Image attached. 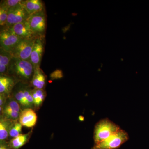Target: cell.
Masks as SVG:
<instances>
[{
    "instance_id": "cell-17",
    "label": "cell",
    "mask_w": 149,
    "mask_h": 149,
    "mask_svg": "<svg viewBox=\"0 0 149 149\" xmlns=\"http://www.w3.org/2000/svg\"><path fill=\"white\" fill-rule=\"evenodd\" d=\"M32 97L34 101V108L38 110L42 106L45 99L46 94L44 89H34L32 90Z\"/></svg>"
},
{
    "instance_id": "cell-5",
    "label": "cell",
    "mask_w": 149,
    "mask_h": 149,
    "mask_svg": "<svg viewBox=\"0 0 149 149\" xmlns=\"http://www.w3.org/2000/svg\"><path fill=\"white\" fill-rule=\"evenodd\" d=\"M37 37L22 39L12 52V56L14 58L29 61L30 55Z\"/></svg>"
},
{
    "instance_id": "cell-18",
    "label": "cell",
    "mask_w": 149,
    "mask_h": 149,
    "mask_svg": "<svg viewBox=\"0 0 149 149\" xmlns=\"http://www.w3.org/2000/svg\"><path fill=\"white\" fill-rule=\"evenodd\" d=\"M14 111L21 112L22 110L20 105L15 99L10 98L8 100V98L4 107L2 111ZM2 111L1 112H2Z\"/></svg>"
},
{
    "instance_id": "cell-14",
    "label": "cell",
    "mask_w": 149,
    "mask_h": 149,
    "mask_svg": "<svg viewBox=\"0 0 149 149\" xmlns=\"http://www.w3.org/2000/svg\"><path fill=\"white\" fill-rule=\"evenodd\" d=\"M0 49V73L1 75H7L9 66L13 57L10 53Z\"/></svg>"
},
{
    "instance_id": "cell-1",
    "label": "cell",
    "mask_w": 149,
    "mask_h": 149,
    "mask_svg": "<svg viewBox=\"0 0 149 149\" xmlns=\"http://www.w3.org/2000/svg\"><path fill=\"white\" fill-rule=\"evenodd\" d=\"M34 72V66L29 61L13 58L9 66L7 75L15 81L27 83L31 82Z\"/></svg>"
},
{
    "instance_id": "cell-8",
    "label": "cell",
    "mask_w": 149,
    "mask_h": 149,
    "mask_svg": "<svg viewBox=\"0 0 149 149\" xmlns=\"http://www.w3.org/2000/svg\"><path fill=\"white\" fill-rule=\"evenodd\" d=\"M44 50L42 41L40 38L37 37L29 59L34 68L40 67Z\"/></svg>"
},
{
    "instance_id": "cell-22",
    "label": "cell",
    "mask_w": 149,
    "mask_h": 149,
    "mask_svg": "<svg viewBox=\"0 0 149 149\" xmlns=\"http://www.w3.org/2000/svg\"><path fill=\"white\" fill-rule=\"evenodd\" d=\"M14 99L20 105L25 107V97L23 88L17 90L14 95Z\"/></svg>"
},
{
    "instance_id": "cell-11",
    "label": "cell",
    "mask_w": 149,
    "mask_h": 149,
    "mask_svg": "<svg viewBox=\"0 0 149 149\" xmlns=\"http://www.w3.org/2000/svg\"><path fill=\"white\" fill-rule=\"evenodd\" d=\"M31 85L35 89H44L46 83V76L40 67L34 68Z\"/></svg>"
},
{
    "instance_id": "cell-23",
    "label": "cell",
    "mask_w": 149,
    "mask_h": 149,
    "mask_svg": "<svg viewBox=\"0 0 149 149\" xmlns=\"http://www.w3.org/2000/svg\"><path fill=\"white\" fill-rule=\"evenodd\" d=\"M22 0H6L1 2L0 6H3L9 9L21 3Z\"/></svg>"
},
{
    "instance_id": "cell-19",
    "label": "cell",
    "mask_w": 149,
    "mask_h": 149,
    "mask_svg": "<svg viewBox=\"0 0 149 149\" xmlns=\"http://www.w3.org/2000/svg\"><path fill=\"white\" fill-rule=\"evenodd\" d=\"M22 127V125L19 120L14 121L10 130L9 137L12 139L21 134Z\"/></svg>"
},
{
    "instance_id": "cell-2",
    "label": "cell",
    "mask_w": 149,
    "mask_h": 149,
    "mask_svg": "<svg viewBox=\"0 0 149 149\" xmlns=\"http://www.w3.org/2000/svg\"><path fill=\"white\" fill-rule=\"evenodd\" d=\"M121 128L108 118L102 119L96 123L94 131V145L106 140Z\"/></svg>"
},
{
    "instance_id": "cell-13",
    "label": "cell",
    "mask_w": 149,
    "mask_h": 149,
    "mask_svg": "<svg viewBox=\"0 0 149 149\" xmlns=\"http://www.w3.org/2000/svg\"><path fill=\"white\" fill-rule=\"evenodd\" d=\"M32 133V130L25 134H20L16 138L11 139L8 142L9 146L12 149H19L29 142Z\"/></svg>"
},
{
    "instance_id": "cell-9",
    "label": "cell",
    "mask_w": 149,
    "mask_h": 149,
    "mask_svg": "<svg viewBox=\"0 0 149 149\" xmlns=\"http://www.w3.org/2000/svg\"><path fill=\"white\" fill-rule=\"evenodd\" d=\"M9 28L14 34L22 39L34 38L37 35L31 29L27 20L15 24Z\"/></svg>"
},
{
    "instance_id": "cell-6",
    "label": "cell",
    "mask_w": 149,
    "mask_h": 149,
    "mask_svg": "<svg viewBox=\"0 0 149 149\" xmlns=\"http://www.w3.org/2000/svg\"><path fill=\"white\" fill-rule=\"evenodd\" d=\"M4 27L0 32L1 48L11 54L22 38L14 34L9 28Z\"/></svg>"
},
{
    "instance_id": "cell-21",
    "label": "cell",
    "mask_w": 149,
    "mask_h": 149,
    "mask_svg": "<svg viewBox=\"0 0 149 149\" xmlns=\"http://www.w3.org/2000/svg\"><path fill=\"white\" fill-rule=\"evenodd\" d=\"M9 8L0 6V25L2 27H6L7 21Z\"/></svg>"
},
{
    "instance_id": "cell-16",
    "label": "cell",
    "mask_w": 149,
    "mask_h": 149,
    "mask_svg": "<svg viewBox=\"0 0 149 149\" xmlns=\"http://www.w3.org/2000/svg\"><path fill=\"white\" fill-rule=\"evenodd\" d=\"M23 3L30 15L44 11V5L40 0H26L23 1Z\"/></svg>"
},
{
    "instance_id": "cell-10",
    "label": "cell",
    "mask_w": 149,
    "mask_h": 149,
    "mask_svg": "<svg viewBox=\"0 0 149 149\" xmlns=\"http://www.w3.org/2000/svg\"><path fill=\"white\" fill-rule=\"evenodd\" d=\"M37 117L35 111L32 108H25L22 110L19 121L22 126L32 128L36 125Z\"/></svg>"
},
{
    "instance_id": "cell-24",
    "label": "cell",
    "mask_w": 149,
    "mask_h": 149,
    "mask_svg": "<svg viewBox=\"0 0 149 149\" xmlns=\"http://www.w3.org/2000/svg\"><path fill=\"white\" fill-rule=\"evenodd\" d=\"M63 77V74L62 71L60 70H56L53 72H52L50 74V78L52 80L60 79Z\"/></svg>"
},
{
    "instance_id": "cell-7",
    "label": "cell",
    "mask_w": 149,
    "mask_h": 149,
    "mask_svg": "<svg viewBox=\"0 0 149 149\" xmlns=\"http://www.w3.org/2000/svg\"><path fill=\"white\" fill-rule=\"evenodd\" d=\"M27 20L31 29L35 35H41L45 32L46 18L44 11L31 15Z\"/></svg>"
},
{
    "instance_id": "cell-12",
    "label": "cell",
    "mask_w": 149,
    "mask_h": 149,
    "mask_svg": "<svg viewBox=\"0 0 149 149\" xmlns=\"http://www.w3.org/2000/svg\"><path fill=\"white\" fill-rule=\"evenodd\" d=\"M15 80L8 75H1L0 94L9 96L15 85Z\"/></svg>"
},
{
    "instance_id": "cell-26",
    "label": "cell",
    "mask_w": 149,
    "mask_h": 149,
    "mask_svg": "<svg viewBox=\"0 0 149 149\" xmlns=\"http://www.w3.org/2000/svg\"><path fill=\"white\" fill-rule=\"evenodd\" d=\"M0 149H12L9 146L8 142H0Z\"/></svg>"
},
{
    "instance_id": "cell-4",
    "label": "cell",
    "mask_w": 149,
    "mask_h": 149,
    "mask_svg": "<svg viewBox=\"0 0 149 149\" xmlns=\"http://www.w3.org/2000/svg\"><path fill=\"white\" fill-rule=\"evenodd\" d=\"M23 1L9 9L6 27L10 28L15 24L26 21L29 18L30 15L25 8Z\"/></svg>"
},
{
    "instance_id": "cell-20",
    "label": "cell",
    "mask_w": 149,
    "mask_h": 149,
    "mask_svg": "<svg viewBox=\"0 0 149 149\" xmlns=\"http://www.w3.org/2000/svg\"><path fill=\"white\" fill-rule=\"evenodd\" d=\"M20 113V112L14 111H3L1 113V117L13 121H17L19 120Z\"/></svg>"
},
{
    "instance_id": "cell-3",
    "label": "cell",
    "mask_w": 149,
    "mask_h": 149,
    "mask_svg": "<svg viewBox=\"0 0 149 149\" xmlns=\"http://www.w3.org/2000/svg\"><path fill=\"white\" fill-rule=\"evenodd\" d=\"M129 139L128 133L120 129L106 140L95 144L91 149H117Z\"/></svg>"
},
{
    "instance_id": "cell-15",
    "label": "cell",
    "mask_w": 149,
    "mask_h": 149,
    "mask_svg": "<svg viewBox=\"0 0 149 149\" xmlns=\"http://www.w3.org/2000/svg\"><path fill=\"white\" fill-rule=\"evenodd\" d=\"M14 121L1 117L0 120V142H8L9 133Z\"/></svg>"
},
{
    "instance_id": "cell-25",
    "label": "cell",
    "mask_w": 149,
    "mask_h": 149,
    "mask_svg": "<svg viewBox=\"0 0 149 149\" xmlns=\"http://www.w3.org/2000/svg\"><path fill=\"white\" fill-rule=\"evenodd\" d=\"M9 96L5 94H0V111H2L8 99Z\"/></svg>"
}]
</instances>
